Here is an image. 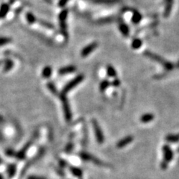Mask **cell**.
<instances>
[{
    "label": "cell",
    "mask_w": 179,
    "mask_h": 179,
    "mask_svg": "<svg viewBox=\"0 0 179 179\" xmlns=\"http://www.w3.org/2000/svg\"><path fill=\"white\" fill-rule=\"evenodd\" d=\"M145 55L147 56V57L150 58L151 59L154 60V61H157L158 63L161 64L163 65V67H164L166 70L170 71L175 68V65L171 63V62L165 61L164 59H163V58L160 57V56L157 55V54H152V52H146V53H145Z\"/></svg>",
    "instance_id": "obj_1"
},
{
    "label": "cell",
    "mask_w": 179,
    "mask_h": 179,
    "mask_svg": "<svg viewBox=\"0 0 179 179\" xmlns=\"http://www.w3.org/2000/svg\"><path fill=\"white\" fill-rule=\"evenodd\" d=\"M83 79H84V76H83V75H78L76 78H75L73 81H71V82H69L68 84H67V85L64 87L61 95H64V96L67 95V93H69L72 89H73V88L75 87L78 85L79 83L82 82L83 81Z\"/></svg>",
    "instance_id": "obj_2"
},
{
    "label": "cell",
    "mask_w": 179,
    "mask_h": 179,
    "mask_svg": "<svg viewBox=\"0 0 179 179\" xmlns=\"http://www.w3.org/2000/svg\"><path fill=\"white\" fill-rule=\"evenodd\" d=\"M60 98H61L62 101V105H63V110L64 113V116L67 122L71 121L72 118H73V114H72L70 107H69L68 100H67V97L64 95H60Z\"/></svg>",
    "instance_id": "obj_3"
},
{
    "label": "cell",
    "mask_w": 179,
    "mask_h": 179,
    "mask_svg": "<svg viewBox=\"0 0 179 179\" xmlns=\"http://www.w3.org/2000/svg\"><path fill=\"white\" fill-rule=\"evenodd\" d=\"M92 124H93L94 132H95L96 137H97V142L99 143V144H101V143H103V142H104L105 137H104V134H103V132H102V131H101L100 126H99V123H98L96 120H92Z\"/></svg>",
    "instance_id": "obj_4"
},
{
    "label": "cell",
    "mask_w": 179,
    "mask_h": 179,
    "mask_svg": "<svg viewBox=\"0 0 179 179\" xmlns=\"http://www.w3.org/2000/svg\"><path fill=\"white\" fill-rule=\"evenodd\" d=\"M35 140V135L32 137L31 140L29 141V142L26 143V144L25 145V146H24L23 148H22V149L20 151V152H16V155H15V158H17V159H19V160H24L25 159L26 152H27V151L29 150V148H30V147L32 146L34 140Z\"/></svg>",
    "instance_id": "obj_5"
},
{
    "label": "cell",
    "mask_w": 179,
    "mask_h": 179,
    "mask_svg": "<svg viewBox=\"0 0 179 179\" xmlns=\"http://www.w3.org/2000/svg\"><path fill=\"white\" fill-rule=\"evenodd\" d=\"M163 153V161L167 163H169L173 159L174 157V154H173L172 150L171 149L170 146L169 145H164L162 148Z\"/></svg>",
    "instance_id": "obj_6"
},
{
    "label": "cell",
    "mask_w": 179,
    "mask_h": 179,
    "mask_svg": "<svg viewBox=\"0 0 179 179\" xmlns=\"http://www.w3.org/2000/svg\"><path fill=\"white\" fill-rule=\"evenodd\" d=\"M79 156H80V158L84 161H92L93 163H94L97 165L103 164V163L100 161V160L97 159V158H94L93 156H92L91 154L87 153V152H81V153L79 154Z\"/></svg>",
    "instance_id": "obj_7"
},
{
    "label": "cell",
    "mask_w": 179,
    "mask_h": 179,
    "mask_svg": "<svg viewBox=\"0 0 179 179\" xmlns=\"http://www.w3.org/2000/svg\"><path fill=\"white\" fill-rule=\"evenodd\" d=\"M133 140H134V137L129 135V136L124 137V138H122V140L119 141V142L116 143V147L119 148H123V147L128 146V145L132 142Z\"/></svg>",
    "instance_id": "obj_8"
},
{
    "label": "cell",
    "mask_w": 179,
    "mask_h": 179,
    "mask_svg": "<svg viewBox=\"0 0 179 179\" xmlns=\"http://www.w3.org/2000/svg\"><path fill=\"white\" fill-rule=\"evenodd\" d=\"M97 47V43H90V44L88 45V46H87L85 48L83 49L82 51V53H81L82 54V57H86V56H87L88 54L91 53Z\"/></svg>",
    "instance_id": "obj_9"
},
{
    "label": "cell",
    "mask_w": 179,
    "mask_h": 179,
    "mask_svg": "<svg viewBox=\"0 0 179 179\" xmlns=\"http://www.w3.org/2000/svg\"><path fill=\"white\" fill-rule=\"evenodd\" d=\"M154 118V116L151 113H147V114H145L141 116L140 117V122H143V123H148V122L153 121Z\"/></svg>",
    "instance_id": "obj_10"
},
{
    "label": "cell",
    "mask_w": 179,
    "mask_h": 179,
    "mask_svg": "<svg viewBox=\"0 0 179 179\" xmlns=\"http://www.w3.org/2000/svg\"><path fill=\"white\" fill-rule=\"evenodd\" d=\"M76 70V68L73 66H69V67H63L59 70V74L61 75H65V74H69V73H73Z\"/></svg>",
    "instance_id": "obj_11"
},
{
    "label": "cell",
    "mask_w": 179,
    "mask_h": 179,
    "mask_svg": "<svg viewBox=\"0 0 179 179\" xmlns=\"http://www.w3.org/2000/svg\"><path fill=\"white\" fill-rule=\"evenodd\" d=\"M69 171H70L73 176L78 177V178H82V176L83 175V172H82V169L78 168V167H69Z\"/></svg>",
    "instance_id": "obj_12"
},
{
    "label": "cell",
    "mask_w": 179,
    "mask_h": 179,
    "mask_svg": "<svg viewBox=\"0 0 179 179\" xmlns=\"http://www.w3.org/2000/svg\"><path fill=\"white\" fill-rule=\"evenodd\" d=\"M165 2H166V6H165L164 15L165 16H169L171 12V10H172L173 0H165Z\"/></svg>",
    "instance_id": "obj_13"
},
{
    "label": "cell",
    "mask_w": 179,
    "mask_h": 179,
    "mask_svg": "<svg viewBox=\"0 0 179 179\" xmlns=\"http://www.w3.org/2000/svg\"><path fill=\"white\" fill-rule=\"evenodd\" d=\"M165 140L169 143H177L179 141V134H168L165 137Z\"/></svg>",
    "instance_id": "obj_14"
},
{
    "label": "cell",
    "mask_w": 179,
    "mask_h": 179,
    "mask_svg": "<svg viewBox=\"0 0 179 179\" xmlns=\"http://www.w3.org/2000/svg\"><path fill=\"white\" fill-rule=\"evenodd\" d=\"M7 173H8V176L9 178H13L15 176L16 172V166L14 163L13 164H10L8 165L7 167Z\"/></svg>",
    "instance_id": "obj_15"
},
{
    "label": "cell",
    "mask_w": 179,
    "mask_h": 179,
    "mask_svg": "<svg viewBox=\"0 0 179 179\" xmlns=\"http://www.w3.org/2000/svg\"><path fill=\"white\" fill-rule=\"evenodd\" d=\"M120 31L122 33V35H125V37L126 36H128L129 35V27H128V26L126 25V24L125 23H123V22H122V23H120Z\"/></svg>",
    "instance_id": "obj_16"
},
{
    "label": "cell",
    "mask_w": 179,
    "mask_h": 179,
    "mask_svg": "<svg viewBox=\"0 0 179 179\" xmlns=\"http://www.w3.org/2000/svg\"><path fill=\"white\" fill-rule=\"evenodd\" d=\"M89 1L93 2L98 4H106V5H111L118 2L119 0H89Z\"/></svg>",
    "instance_id": "obj_17"
},
{
    "label": "cell",
    "mask_w": 179,
    "mask_h": 179,
    "mask_svg": "<svg viewBox=\"0 0 179 179\" xmlns=\"http://www.w3.org/2000/svg\"><path fill=\"white\" fill-rule=\"evenodd\" d=\"M9 10V7L7 5H2L0 8V17H3L7 14Z\"/></svg>",
    "instance_id": "obj_18"
},
{
    "label": "cell",
    "mask_w": 179,
    "mask_h": 179,
    "mask_svg": "<svg viewBox=\"0 0 179 179\" xmlns=\"http://www.w3.org/2000/svg\"><path fill=\"white\" fill-rule=\"evenodd\" d=\"M51 74H52V68H51L50 67H46L43 69L42 75L44 78H49V77L51 75Z\"/></svg>",
    "instance_id": "obj_19"
},
{
    "label": "cell",
    "mask_w": 179,
    "mask_h": 179,
    "mask_svg": "<svg viewBox=\"0 0 179 179\" xmlns=\"http://www.w3.org/2000/svg\"><path fill=\"white\" fill-rule=\"evenodd\" d=\"M107 75L110 77H116V73L115 69L111 66H108L107 68Z\"/></svg>",
    "instance_id": "obj_20"
},
{
    "label": "cell",
    "mask_w": 179,
    "mask_h": 179,
    "mask_svg": "<svg viewBox=\"0 0 179 179\" xmlns=\"http://www.w3.org/2000/svg\"><path fill=\"white\" fill-rule=\"evenodd\" d=\"M141 19H142V16H141L140 13H138V12L134 13L133 16H132L133 22H134V23H138V22L141 20Z\"/></svg>",
    "instance_id": "obj_21"
},
{
    "label": "cell",
    "mask_w": 179,
    "mask_h": 179,
    "mask_svg": "<svg viewBox=\"0 0 179 179\" xmlns=\"http://www.w3.org/2000/svg\"><path fill=\"white\" fill-rule=\"evenodd\" d=\"M131 46H132L133 49H139L141 46H142V41H141L140 40H139V39L134 40Z\"/></svg>",
    "instance_id": "obj_22"
},
{
    "label": "cell",
    "mask_w": 179,
    "mask_h": 179,
    "mask_svg": "<svg viewBox=\"0 0 179 179\" xmlns=\"http://www.w3.org/2000/svg\"><path fill=\"white\" fill-rule=\"evenodd\" d=\"M109 85H110V82H108V81H103L100 84V86H99V89H100L101 91H105V90L107 89V87H108Z\"/></svg>",
    "instance_id": "obj_23"
},
{
    "label": "cell",
    "mask_w": 179,
    "mask_h": 179,
    "mask_svg": "<svg viewBox=\"0 0 179 179\" xmlns=\"http://www.w3.org/2000/svg\"><path fill=\"white\" fill-rule=\"evenodd\" d=\"M13 67V62L11 61V60H7L5 61V67H4V71L7 72Z\"/></svg>",
    "instance_id": "obj_24"
},
{
    "label": "cell",
    "mask_w": 179,
    "mask_h": 179,
    "mask_svg": "<svg viewBox=\"0 0 179 179\" xmlns=\"http://www.w3.org/2000/svg\"><path fill=\"white\" fill-rule=\"evenodd\" d=\"M67 14H68V12H67V10H64V11H62V12L59 15L60 22L66 21V19H67Z\"/></svg>",
    "instance_id": "obj_25"
},
{
    "label": "cell",
    "mask_w": 179,
    "mask_h": 179,
    "mask_svg": "<svg viewBox=\"0 0 179 179\" xmlns=\"http://www.w3.org/2000/svg\"><path fill=\"white\" fill-rule=\"evenodd\" d=\"M47 87H48V88L49 89V90L51 92H52V93L57 94V89H56L55 86L54 85V84H52V82L48 83V84H47Z\"/></svg>",
    "instance_id": "obj_26"
},
{
    "label": "cell",
    "mask_w": 179,
    "mask_h": 179,
    "mask_svg": "<svg viewBox=\"0 0 179 179\" xmlns=\"http://www.w3.org/2000/svg\"><path fill=\"white\" fill-rule=\"evenodd\" d=\"M11 42V39L7 37H0V46L7 44V43Z\"/></svg>",
    "instance_id": "obj_27"
},
{
    "label": "cell",
    "mask_w": 179,
    "mask_h": 179,
    "mask_svg": "<svg viewBox=\"0 0 179 179\" xmlns=\"http://www.w3.org/2000/svg\"><path fill=\"white\" fill-rule=\"evenodd\" d=\"M73 147H74V145H73V143H69L66 146L65 152H67V153H70V152L73 149Z\"/></svg>",
    "instance_id": "obj_28"
},
{
    "label": "cell",
    "mask_w": 179,
    "mask_h": 179,
    "mask_svg": "<svg viewBox=\"0 0 179 179\" xmlns=\"http://www.w3.org/2000/svg\"><path fill=\"white\" fill-rule=\"evenodd\" d=\"M16 153V152L13 149H11V148H8V149L5 151V154H6V155L8 156V157H15Z\"/></svg>",
    "instance_id": "obj_29"
},
{
    "label": "cell",
    "mask_w": 179,
    "mask_h": 179,
    "mask_svg": "<svg viewBox=\"0 0 179 179\" xmlns=\"http://www.w3.org/2000/svg\"><path fill=\"white\" fill-rule=\"evenodd\" d=\"M26 17H27V20L30 22V23H33V22H35L36 21L35 16H34L32 14H28Z\"/></svg>",
    "instance_id": "obj_30"
},
{
    "label": "cell",
    "mask_w": 179,
    "mask_h": 179,
    "mask_svg": "<svg viewBox=\"0 0 179 179\" xmlns=\"http://www.w3.org/2000/svg\"><path fill=\"white\" fill-rule=\"evenodd\" d=\"M168 164H169L168 163L163 161L161 163V169H163V170H166V169L168 168Z\"/></svg>",
    "instance_id": "obj_31"
},
{
    "label": "cell",
    "mask_w": 179,
    "mask_h": 179,
    "mask_svg": "<svg viewBox=\"0 0 179 179\" xmlns=\"http://www.w3.org/2000/svg\"><path fill=\"white\" fill-rule=\"evenodd\" d=\"M112 85L114 87H119L120 85V81L119 79H115L114 80V82H112Z\"/></svg>",
    "instance_id": "obj_32"
},
{
    "label": "cell",
    "mask_w": 179,
    "mask_h": 179,
    "mask_svg": "<svg viewBox=\"0 0 179 179\" xmlns=\"http://www.w3.org/2000/svg\"><path fill=\"white\" fill-rule=\"evenodd\" d=\"M27 179H46L44 177L41 176H30L27 178Z\"/></svg>",
    "instance_id": "obj_33"
},
{
    "label": "cell",
    "mask_w": 179,
    "mask_h": 179,
    "mask_svg": "<svg viewBox=\"0 0 179 179\" xmlns=\"http://www.w3.org/2000/svg\"><path fill=\"white\" fill-rule=\"evenodd\" d=\"M59 165L61 168H64V167H65L67 165V163L65 161H64V160H61V161H59Z\"/></svg>",
    "instance_id": "obj_34"
},
{
    "label": "cell",
    "mask_w": 179,
    "mask_h": 179,
    "mask_svg": "<svg viewBox=\"0 0 179 179\" xmlns=\"http://www.w3.org/2000/svg\"><path fill=\"white\" fill-rule=\"evenodd\" d=\"M69 0H60L59 2V6L60 7H64V5L68 2Z\"/></svg>",
    "instance_id": "obj_35"
},
{
    "label": "cell",
    "mask_w": 179,
    "mask_h": 179,
    "mask_svg": "<svg viewBox=\"0 0 179 179\" xmlns=\"http://www.w3.org/2000/svg\"><path fill=\"white\" fill-rule=\"evenodd\" d=\"M111 20H112V18H105L103 19V20H99V22H111Z\"/></svg>",
    "instance_id": "obj_36"
},
{
    "label": "cell",
    "mask_w": 179,
    "mask_h": 179,
    "mask_svg": "<svg viewBox=\"0 0 179 179\" xmlns=\"http://www.w3.org/2000/svg\"><path fill=\"white\" fill-rule=\"evenodd\" d=\"M0 179H4V178H3V176H2L1 174H0Z\"/></svg>",
    "instance_id": "obj_37"
},
{
    "label": "cell",
    "mask_w": 179,
    "mask_h": 179,
    "mask_svg": "<svg viewBox=\"0 0 179 179\" xmlns=\"http://www.w3.org/2000/svg\"><path fill=\"white\" fill-rule=\"evenodd\" d=\"M2 163V159H1V158H0V163Z\"/></svg>",
    "instance_id": "obj_38"
},
{
    "label": "cell",
    "mask_w": 179,
    "mask_h": 179,
    "mask_svg": "<svg viewBox=\"0 0 179 179\" xmlns=\"http://www.w3.org/2000/svg\"><path fill=\"white\" fill-rule=\"evenodd\" d=\"M2 61H0V65L2 64Z\"/></svg>",
    "instance_id": "obj_39"
}]
</instances>
